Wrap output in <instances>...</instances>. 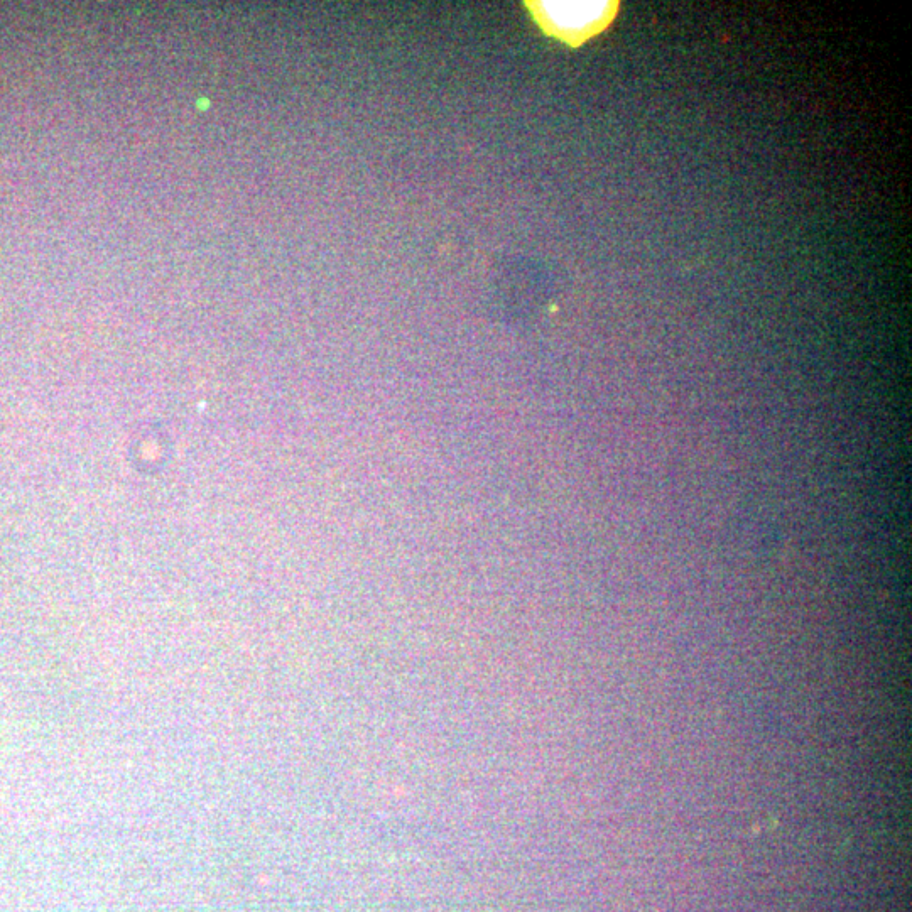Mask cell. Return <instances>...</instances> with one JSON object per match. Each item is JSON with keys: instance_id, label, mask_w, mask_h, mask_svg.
Instances as JSON below:
<instances>
[{"instance_id": "obj_1", "label": "cell", "mask_w": 912, "mask_h": 912, "mask_svg": "<svg viewBox=\"0 0 912 912\" xmlns=\"http://www.w3.org/2000/svg\"><path fill=\"white\" fill-rule=\"evenodd\" d=\"M527 11L549 38L580 48L605 33L619 16V0L592 2H526Z\"/></svg>"}]
</instances>
